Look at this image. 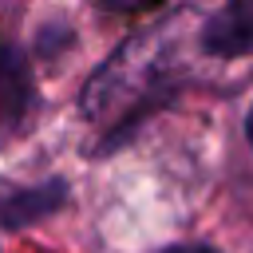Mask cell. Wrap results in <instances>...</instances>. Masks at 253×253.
<instances>
[{
	"label": "cell",
	"mask_w": 253,
	"mask_h": 253,
	"mask_svg": "<svg viewBox=\"0 0 253 253\" xmlns=\"http://www.w3.org/2000/svg\"><path fill=\"white\" fill-rule=\"evenodd\" d=\"M162 253H217V249H210V245H170Z\"/></svg>",
	"instance_id": "6"
},
{
	"label": "cell",
	"mask_w": 253,
	"mask_h": 253,
	"mask_svg": "<svg viewBox=\"0 0 253 253\" xmlns=\"http://www.w3.org/2000/svg\"><path fill=\"white\" fill-rule=\"evenodd\" d=\"M202 47L221 59H237L253 51V0H229L202 28Z\"/></svg>",
	"instance_id": "2"
},
{
	"label": "cell",
	"mask_w": 253,
	"mask_h": 253,
	"mask_svg": "<svg viewBox=\"0 0 253 253\" xmlns=\"http://www.w3.org/2000/svg\"><path fill=\"white\" fill-rule=\"evenodd\" d=\"M245 134H249V146H253V111H249V119H245Z\"/></svg>",
	"instance_id": "7"
},
{
	"label": "cell",
	"mask_w": 253,
	"mask_h": 253,
	"mask_svg": "<svg viewBox=\"0 0 253 253\" xmlns=\"http://www.w3.org/2000/svg\"><path fill=\"white\" fill-rule=\"evenodd\" d=\"M150 4H158V0H103V8H111V12H138Z\"/></svg>",
	"instance_id": "5"
},
{
	"label": "cell",
	"mask_w": 253,
	"mask_h": 253,
	"mask_svg": "<svg viewBox=\"0 0 253 253\" xmlns=\"http://www.w3.org/2000/svg\"><path fill=\"white\" fill-rule=\"evenodd\" d=\"M162 43H166V28H162V36L154 28L150 36H138L119 55H111L107 67L87 83L83 111L99 123H130L158 91H166V83H162Z\"/></svg>",
	"instance_id": "1"
},
{
	"label": "cell",
	"mask_w": 253,
	"mask_h": 253,
	"mask_svg": "<svg viewBox=\"0 0 253 253\" xmlns=\"http://www.w3.org/2000/svg\"><path fill=\"white\" fill-rule=\"evenodd\" d=\"M63 182H40L28 190H12L0 198V225H32L63 206Z\"/></svg>",
	"instance_id": "4"
},
{
	"label": "cell",
	"mask_w": 253,
	"mask_h": 253,
	"mask_svg": "<svg viewBox=\"0 0 253 253\" xmlns=\"http://www.w3.org/2000/svg\"><path fill=\"white\" fill-rule=\"evenodd\" d=\"M32 107V71L12 43H0V126H16Z\"/></svg>",
	"instance_id": "3"
}]
</instances>
